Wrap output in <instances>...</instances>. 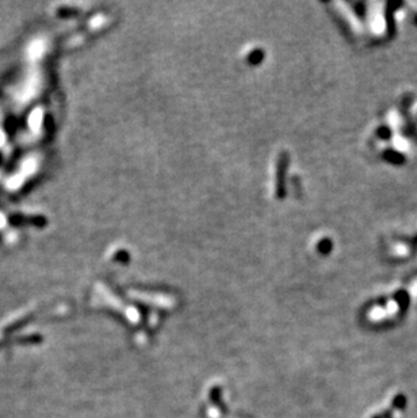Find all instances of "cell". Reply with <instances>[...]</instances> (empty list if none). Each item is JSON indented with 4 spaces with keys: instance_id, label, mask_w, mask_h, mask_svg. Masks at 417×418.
<instances>
[{
    "instance_id": "3",
    "label": "cell",
    "mask_w": 417,
    "mask_h": 418,
    "mask_svg": "<svg viewBox=\"0 0 417 418\" xmlns=\"http://www.w3.org/2000/svg\"><path fill=\"white\" fill-rule=\"evenodd\" d=\"M412 242H415V244H417V235H416V237H415V238H413V240H412Z\"/></svg>"
},
{
    "instance_id": "1",
    "label": "cell",
    "mask_w": 417,
    "mask_h": 418,
    "mask_svg": "<svg viewBox=\"0 0 417 418\" xmlns=\"http://www.w3.org/2000/svg\"><path fill=\"white\" fill-rule=\"evenodd\" d=\"M382 157L387 163L394 164V165H402L405 163V160H406L402 153H400L397 151H391V149H386Z\"/></svg>"
},
{
    "instance_id": "2",
    "label": "cell",
    "mask_w": 417,
    "mask_h": 418,
    "mask_svg": "<svg viewBox=\"0 0 417 418\" xmlns=\"http://www.w3.org/2000/svg\"><path fill=\"white\" fill-rule=\"evenodd\" d=\"M377 134H378L382 139H389V138L391 137V130L387 126H381V127H378V130H377Z\"/></svg>"
}]
</instances>
